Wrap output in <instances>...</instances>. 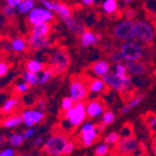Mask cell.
Returning a JSON list of instances; mask_svg holds the SVG:
<instances>
[{"label": "cell", "instance_id": "obj_1", "mask_svg": "<svg viewBox=\"0 0 156 156\" xmlns=\"http://www.w3.org/2000/svg\"><path fill=\"white\" fill-rule=\"evenodd\" d=\"M69 140L65 134L61 133H55L51 134L49 138L45 141L43 145V152L48 156H60L63 155L66 145L68 144Z\"/></svg>", "mask_w": 156, "mask_h": 156}, {"label": "cell", "instance_id": "obj_2", "mask_svg": "<svg viewBox=\"0 0 156 156\" xmlns=\"http://www.w3.org/2000/svg\"><path fill=\"white\" fill-rule=\"evenodd\" d=\"M86 117V104H84L83 101H78L72 108L63 112V119L68 120L71 127H79L83 125Z\"/></svg>", "mask_w": 156, "mask_h": 156}, {"label": "cell", "instance_id": "obj_3", "mask_svg": "<svg viewBox=\"0 0 156 156\" xmlns=\"http://www.w3.org/2000/svg\"><path fill=\"white\" fill-rule=\"evenodd\" d=\"M135 39L143 44H151L155 39V29L150 22L138 20L134 22Z\"/></svg>", "mask_w": 156, "mask_h": 156}, {"label": "cell", "instance_id": "obj_4", "mask_svg": "<svg viewBox=\"0 0 156 156\" xmlns=\"http://www.w3.org/2000/svg\"><path fill=\"white\" fill-rule=\"evenodd\" d=\"M103 80L108 87L118 92H128L132 86V81H131L130 74H126L123 76H120L112 71L103 76Z\"/></svg>", "mask_w": 156, "mask_h": 156}, {"label": "cell", "instance_id": "obj_5", "mask_svg": "<svg viewBox=\"0 0 156 156\" xmlns=\"http://www.w3.org/2000/svg\"><path fill=\"white\" fill-rule=\"evenodd\" d=\"M134 22L133 20L125 19L122 21L118 22L114 27V36L121 42H128L135 39L134 36Z\"/></svg>", "mask_w": 156, "mask_h": 156}, {"label": "cell", "instance_id": "obj_6", "mask_svg": "<svg viewBox=\"0 0 156 156\" xmlns=\"http://www.w3.org/2000/svg\"><path fill=\"white\" fill-rule=\"evenodd\" d=\"M120 51L122 52L126 61H135L140 60L143 55V47L136 39L122 42L119 47Z\"/></svg>", "mask_w": 156, "mask_h": 156}, {"label": "cell", "instance_id": "obj_7", "mask_svg": "<svg viewBox=\"0 0 156 156\" xmlns=\"http://www.w3.org/2000/svg\"><path fill=\"white\" fill-rule=\"evenodd\" d=\"M55 19V12L48 10L43 5H36L31 12L26 16V21L30 25L43 23V22H51Z\"/></svg>", "mask_w": 156, "mask_h": 156}, {"label": "cell", "instance_id": "obj_8", "mask_svg": "<svg viewBox=\"0 0 156 156\" xmlns=\"http://www.w3.org/2000/svg\"><path fill=\"white\" fill-rule=\"evenodd\" d=\"M50 63H51L52 69L55 70L56 73L65 72L69 68V65H70L69 54L63 49L56 50L50 57Z\"/></svg>", "mask_w": 156, "mask_h": 156}, {"label": "cell", "instance_id": "obj_9", "mask_svg": "<svg viewBox=\"0 0 156 156\" xmlns=\"http://www.w3.org/2000/svg\"><path fill=\"white\" fill-rule=\"evenodd\" d=\"M81 143L85 147L93 145L94 142L98 138V130L96 129V125L93 122H85L81 127Z\"/></svg>", "mask_w": 156, "mask_h": 156}, {"label": "cell", "instance_id": "obj_10", "mask_svg": "<svg viewBox=\"0 0 156 156\" xmlns=\"http://www.w3.org/2000/svg\"><path fill=\"white\" fill-rule=\"evenodd\" d=\"M89 86L86 85L82 80H73L69 86V96L73 101L78 103V101H83V99L87 96L89 93Z\"/></svg>", "mask_w": 156, "mask_h": 156}, {"label": "cell", "instance_id": "obj_11", "mask_svg": "<svg viewBox=\"0 0 156 156\" xmlns=\"http://www.w3.org/2000/svg\"><path fill=\"white\" fill-rule=\"evenodd\" d=\"M21 115L23 118L24 126L26 128H31L44 119L45 110L39 109V108H27V109H24Z\"/></svg>", "mask_w": 156, "mask_h": 156}, {"label": "cell", "instance_id": "obj_12", "mask_svg": "<svg viewBox=\"0 0 156 156\" xmlns=\"http://www.w3.org/2000/svg\"><path fill=\"white\" fill-rule=\"evenodd\" d=\"M27 43H29V47L33 50H44L49 48L51 45V41L49 37H43V36H36L34 34L30 33L26 37Z\"/></svg>", "mask_w": 156, "mask_h": 156}, {"label": "cell", "instance_id": "obj_13", "mask_svg": "<svg viewBox=\"0 0 156 156\" xmlns=\"http://www.w3.org/2000/svg\"><path fill=\"white\" fill-rule=\"evenodd\" d=\"M139 148V143L136 139L133 136H125L121 138L119 141V143L117 144V150L118 152L122 154H132L134 153Z\"/></svg>", "mask_w": 156, "mask_h": 156}, {"label": "cell", "instance_id": "obj_14", "mask_svg": "<svg viewBox=\"0 0 156 156\" xmlns=\"http://www.w3.org/2000/svg\"><path fill=\"white\" fill-rule=\"evenodd\" d=\"M62 22L65 23L66 27L68 29V31L72 33L73 35L76 36H80L81 34L85 31V26L81 21L74 19L73 16H69V18H66L62 20Z\"/></svg>", "mask_w": 156, "mask_h": 156}, {"label": "cell", "instance_id": "obj_15", "mask_svg": "<svg viewBox=\"0 0 156 156\" xmlns=\"http://www.w3.org/2000/svg\"><path fill=\"white\" fill-rule=\"evenodd\" d=\"M104 112V105L101 101H90L86 104V114H87V117L91 119H95V118H98L99 116H103Z\"/></svg>", "mask_w": 156, "mask_h": 156}, {"label": "cell", "instance_id": "obj_16", "mask_svg": "<svg viewBox=\"0 0 156 156\" xmlns=\"http://www.w3.org/2000/svg\"><path fill=\"white\" fill-rule=\"evenodd\" d=\"M126 66H127L128 73H129L130 76H140L146 73V66L144 65L142 61H140V60L126 61Z\"/></svg>", "mask_w": 156, "mask_h": 156}, {"label": "cell", "instance_id": "obj_17", "mask_svg": "<svg viewBox=\"0 0 156 156\" xmlns=\"http://www.w3.org/2000/svg\"><path fill=\"white\" fill-rule=\"evenodd\" d=\"M98 42H99V38L97 36V34L90 31V30H85L80 35V44L83 48L92 47L94 45H96Z\"/></svg>", "mask_w": 156, "mask_h": 156}, {"label": "cell", "instance_id": "obj_18", "mask_svg": "<svg viewBox=\"0 0 156 156\" xmlns=\"http://www.w3.org/2000/svg\"><path fill=\"white\" fill-rule=\"evenodd\" d=\"M52 12H55L61 20L69 16H72V9L69 5L62 1H54L52 5Z\"/></svg>", "mask_w": 156, "mask_h": 156}, {"label": "cell", "instance_id": "obj_19", "mask_svg": "<svg viewBox=\"0 0 156 156\" xmlns=\"http://www.w3.org/2000/svg\"><path fill=\"white\" fill-rule=\"evenodd\" d=\"M92 72L95 76L103 78L110 72V63L105 59L97 60L96 62H94V65L92 66Z\"/></svg>", "mask_w": 156, "mask_h": 156}, {"label": "cell", "instance_id": "obj_20", "mask_svg": "<svg viewBox=\"0 0 156 156\" xmlns=\"http://www.w3.org/2000/svg\"><path fill=\"white\" fill-rule=\"evenodd\" d=\"M50 31H51V25H50L49 22H43V23L32 25L30 33L34 34V35H36V36L47 37L49 35Z\"/></svg>", "mask_w": 156, "mask_h": 156}, {"label": "cell", "instance_id": "obj_21", "mask_svg": "<svg viewBox=\"0 0 156 156\" xmlns=\"http://www.w3.org/2000/svg\"><path fill=\"white\" fill-rule=\"evenodd\" d=\"M101 9L107 16H112L118 12V9H119L118 0H101Z\"/></svg>", "mask_w": 156, "mask_h": 156}, {"label": "cell", "instance_id": "obj_22", "mask_svg": "<svg viewBox=\"0 0 156 156\" xmlns=\"http://www.w3.org/2000/svg\"><path fill=\"white\" fill-rule=\"evenodd\" d=\"M23 123V118H22V115H12V116H9V117H5L2 120V126L5 129H14V128L19 127Z\"/></svg>", "mask_w": 156, "mask_h": 156}, {"label": "cell", "instance_id": "obj_23", "mask_svg": "<svg viewBox=\"0 0 156 156\" xmlns=\"http://www.w3.org/2000/svg\"><path fill=\"white\" fill-rule=\"evenodd\" d=\"M29 46L27 39L23 38V37H14L10 42V47L11 50L14 52H23L26 50Z\"/></svg>", "mask_w": 156, "mask_h": 156}, {"label": "cell", "instance_id": "obj_24", "mask_svg": "<svg viewBox=\"0 0 156 156\" xmlns=\"http://www.w3.org/2000/svg\"><path fill=\"white\" fill-rule=\"evenodd\" d=\"M25 69L27 71H31V72L39 74L41 72L44 71L45 65L43 61H41V60H38V59H30L26 61Z\"/></svg>", "mask_w": 156, "mask_h": 156}, {"label": "cell", "instance_id": "obj_25", "mask_svg": "<svg viewBox=\"0 0 156 156\" xmlns=\"http://www.w3.org/2000/svg\"><path fill=\"white\" fill-rule=\"evenodd\" d=\"M106 83L105 81L103 80V78H98V79H94L91 81V83L89 85V90L90 93L92 94H98L104 92V90L106 89Z\"/></svg>", "mask_w": 156, "mask_h": 156}, {"label": "cell", "instance_id": "obj_26", "mask_svg": "<svg viewBox=\"0 0 156 156\" xmlns=\"http://www.w3.org/2000/svg\"><path fill=\"white\" fill-rule=\"evenodd\" d=\"M144 99V96L143 95H138V96L133 97L132 99H130V101H128V104L125 105L123 107H121V109H120V112L122 115H126L128 114V112H130V110H132L133 108H135V107H138L139 105L143 101Z\"/></svg>", "mask_w": 156, "mask_h": 156}, {"label": "cell", "instance_id": "obj_27", "mask_svg": "<svg viewBox=\"0 0 156 156\" xmlns=\"http://www.w3.org/2000/svg\"><path fill=\"white\" fill-rule=\"evenodd\" d=\"M35 7H36V2L33 0H22V2L16 8V11L22 16H27Z\"/></svg>", "mask_w": 156, "mask_h": 156}, {"label": "cell", "instance_id": "obj_28", "mask_svg": "<svg viewBox=\"0 0 156 156\" xmlns=\"http://www.w3.org/2000/svg\"><path fill=\"white\" fill-rule=\"evenodd\" d=\"M19 104H20V99L18 97H10V98L5 99V103L2 104L1 112L2 114H10L13 109H16Z\"/></svg>", "mask_w": 156, "mask_h": 156}, {"label": "cell", "instance_id": "obj_29", "mask_svg": "<svg viewBox=\"0 0 156 156\" xmlns=\"http://www.w3.org/2000/svg\"><path fill=\"white\" fill-rule=\"evenodd\" d=\"M22 81H24L30 86H35L39 84V74L26 70L22 73Z\"/></svg>", "mask_w": 156, "mask_h": 156}, {"label": "cell", "instance_id": "obj_30", "mask_svg": "<svg viewBox=\"0 0 156 156\" xmlns=\"http://www.w3.org/2000/svg\"><path fill=\"white\" fill-rule=\"evenodd\" d=\"M7 141H8V143L10 144L12 147H19V146H21L22 144L24 143L25 139H24V136H23L22 133L13 132V133H10V134L8 135Z\"/></svg>", "mask_w": 156, "mask_h": 156}, {"label": "cell", "instance_id": "obj_31", "mask_svg": "<svg viewBox=\"0 0 156 156\" xmlns=\"http://www.w3.org/2000/svg\"><path fill=\"white\" fill-rule=\"evenodd\" d=\"M55 76V70L52 68H45L43 72L39 73V85L48 83Z\"/></svg>", "mask_w": 156, "mask_h": 156}, {"label": "cell", "instance_id": "obj_32", "mask_svg": "<svg viewBox=\"0 0 156 156\" xmlns=\"http://www.w3.org/2000/svg\"><path fill=\"white\" fill-rule=\"evenodd\" d=\"M120 140H121V135L117 132H110L105 135L104 138V142L108 145H116L119 143Z\"/></svg>", "mask_w": 156, "mask_h": 156}, {"label": "cell", "instance_id": "obj_33", "mask_svg": "<svg viewBox=\"0 0 156 156\" xmlns=\"http://www.w3.org/2000/svg\"><path fill=\"white\" fill-rule=\"evenodd\" d=\"M115 119H116V115L112 110H105V112L101 116V122L105 126H110L112 123H114Z\"/></svg>", "mask_w": 156, "mask_h": 156}, {"label": "cell", "instance_id": "obj_34", "mask_svg": "<svg viewBox=\"0 0 156 156\" xmlns=\"http://www.w3.org/2000/svg\"><path fill=\"white\" fill-rule=\"evenodd\" d=\"M109 59L114 65L116 63H121V62H126L125 57H123L122 52L120 51V49L117 50H114V51L110 52V56H109Z\"/></svg>", "mask_w": 156, "mask_h": 156}, {"label": "cell", "instance_id": "obj_35", "mask_svg": "<svg viewBox=\"0 0 156 156\" xmlns=\"http://www.w3.org/2000/svg\"><path fill=\"white\" fill-rule=\"evenodd\" d=\"M16 8H13V7H11V5H5L2 7V9H1V12H2L3 18L12 19L13 16H16Z\"/></svg>", "mask_w": 156, "mask_h": 156}, {"label": "cell", "instance_id": "obj_36", "mask_svg": "<svg viewBox=\"0 0 156 156\" xmlns=\"http://www.w3.org/2000/svg\"><path fill=\"white\" fill-rule=\"evenodd\" d=\"M109 152V145L105 142L98 144V145L95 147V155L96 156H105L107 155V153Z\"/></svg>", "mask_w": 156, "mask_h": 156}, {"label": "cell", "instance_id": "obj_37", "mask_svg": "<svg viewBox=\"0 0 156 156\" xmlns=\"http://www.w3.org/2000/svg\"><path fill=\"white\" fill-rule=\"evenodd\" d=\"M114 72L116 74L120 76H123L126 74H128V70H127V66L126 62H121V63H116L114 66Z\"/></svg>", "mask_w": 156, "mask_h": 156}, {"label": "cell", "instance_id": "obj_38", "mask_svg": "<svg viewBox=\"0 0 156 156\" xmlns=\"http://www.w3.org/2000/svg\"><path fill=\"white\" fill-rule=\"evenodd\" d=\"M74 104H76V101H73L70 96L63 97L62 101H61V109H62L63 112H66V110L72 108V107L74 106Z\"/></svg>", "mask_w": 156, "mask_h": 156}, {"label": "cell", "instance_id": "obj_39", "mask_svg": "<svg viewBox=\"0 0 156 156\" xmlns=\"http://www.w3.org/2000/svg\"><path fill=\"white\" fill-rule=\"evenodd\" d=\"M30 87L31 86L29 85L27 83H25L24 81H21V82H18V83L16 84V86H14V89H16V91L18 92V93L20 94H25L29 92Z\"/></svg>", "mask_w": 156, "mask_h": 156}, {"label": "cell", "instance_id": "obj_40", "mask_svg": "<svg viewBox=\"0 0 156 156\" xmlns=\"http://www.w3.org/2000/svg\"><path fill=\"white\" fill-rule=\"evenodd\" d=\"M0 156H16L14 147H5L0 151Z\"/></svg>", "mask_w": 156, "mask_h": 156}, {"label": "cell", "instance_id": "obj_41", "mask_svg": "<svg viewBox=\"0 0 156 156\" xmlns=\"http://www.w3.org/2000/svg\"><path fill=\"white\" fill-rule=\"evenodd\" d=\"M35 133H36V129L34 127H31V128H27L26 130H24L23 132H22V134H23L25 140H29V139L33 138Z\"/></svg>", "mask_w": 156, "mask_h": 156}, {"label": "cell", "instance_id": "obj_42", "mask_svg": "<svg viewBox=\"0 0 156 156\" xmlns=\"http://www.w3.org/2000/svg\"><path fill=\"white\" fill-rule=\"evenodd\" d=\"M8 72H9V65L7 62H5V61H1L0 62V76L3 78V76H5L8 74Z\"/></svg>", "mask_w": 156, "mask_h": 156}, {"label": "cell", "instance_id": "obj_43", "mask_svg": "<svg viewBox=\"0 0 156 156\" xmlns=\"http://www.w3.org/2000/svg\"><path fill=\"white\" fill-rule=\"evenodd\" d=\"M74 148H76V144H74V142H71V141H69V142H68V144L66 145L63 155H70V154L74 151Z\"/></svg>", "mask_w": 156, "mask_h": 156}, {"label": "cell", "instance_id": "obj_44", "mask_svg": "<svg viewBox=\"0 0 156 156\" xmlns=\"http://www.w3.org/2000/svg\"><path fill=\"white\" fill-rule=\"evenodd\" d=\"M44 143H45L44 138H43L42 135H39V136H36V138L34 139L32 145H33L34 147H41L42 145H44Z\"/></svg>", "mask_w": 156, "mask_h": 156}, {"label": "cell", "instance_id": "obj_45", "mask_svg": "<svg viewBox=\"0 0 156 156\" xmlns=\"http://www.w3.org/2000/svg\"><path fill=\"white\" fill-rule=\"evenodd\" d=\"M125 16L126 19H129V20H132L136 16V12H135L134 9H127L125 11Z\"/></svg>", "mask_w": 156, "mask_h": 156}, {"label": "cell", "instance_id": "obj_46", "mask_svg": "<svg viewBox=\"0 0 156 156\" xmlns=\"http://www.w3.org/2000/svg\"><path fill=\"white\" fill-rule=\"evenodd\" d=\"M5 1V5H11L13 8H18L19 5L22 2V0H3Z\"/></svg>", "mask_w": 156, "mask_h": 156}, {"label": "cell", "instance_id": "obj_47", "mask_svg": "<svg viewBox=\"0 0 156 156\" xmlns=\"http://www.w3.org/2000/svg\"><path fill=\"white\" fill-rule=\"evenodd\" d=\"M52 5H54V0H43L42 1L43 7H45L50 11H52Z\"/></svg>", "mask_w": 156, "mask_h": 156}, {"label": "cell", "instance_id": "obj_48", "mask_svg": "<svg viewBox=\"0 0 156 156\" xmlns=\"http://www.w3.org/2000/svg\"><path fill=\"white\" fill-rule=\"evenodd\" d=\"M96 2V0H80V3L84 7H91Z\"/></svg>", "mask_w": 156, "mask_h": 156}, {"label": "cell", "instance_id": "obj_49", "mask_svg": "<svg viewBox=\"0 0 156 156\" xmlns=\"http://www.w3.org/2000/svg\"><path fill=\"white\" fill-rule=\"evenodd\" d=\"M96 129L98 130V132H99V133H101V132H104L105 129H106V126H105L103 122L97 123V125H96Z\"/></svg>", "mask_w": 156, "mask_h": 156}, {"label": "cell", "instance_id": "obj_50", "mask_svg": "<svg viewBox=\"0 0 156 156\" xmlns=\"http://www.w3.org/2000/svg\"><path fill=\"white\" fill-rule=\"evenodd\" d=\"M45 107H46V103H45L44 99H39L38 101V108L42 110H45Z\"/></svg>", "mask_w": 156, "mask_h": 156}, {"label": "cell", "instance_id": "obj_51", "mask_svg": "<svg viewBox=\"0 0 156 156\" xmlns=\"http://www.w3.org/2000/svg\"><path fill=\"white\" fill-rule=\"evenodd\" d=\"M152 151H153L154 155L156 156V138L153 140V142H152Z\"/></svg>", "mask_w": 156, "mask_h": 156}, {"label": "cell", "instance_id": "obj_52", "mask_svg": "<svg viewBox=\"0 0 156 156\" xmlns=\"http://www.w3.org/2000/svg\"><path fill=\"white\" fill-rule=\"evenodd\" d=\"M150 125H151L152 127H156V115L153 116V118H152L151 121H150Z\"/></svg>", "mask_w": 156, "mask_h": 156}, {"label": "cell", "instance_id": "obj_53", "mask_svg": "<svg viewBox=\"0 0 156 156\" xmlns=\"http://www.w3.org/2000/svg\"><path fill=\"white\" fill-rule=\"evenodd\" d=\"M5 136H3V135H1V136H0V144H1V145H3V144H5Z\"/></svg>", "mask_w": 156, "mask_h": 156}, {"label": "cell", "instance_id": "obj_54", "mask_svg": "<svg viewBox=\"0 0 156 156\" xmlns=\"http://www.w3.org/2000/svg\"><path fill=\"white\" fill-rule=\"evenodd\" d=\"M123 2H126V3H130V2H132L133 0H122Z\"/></svg>", "mask_w": 156, "mask_h": 156}, {"label": "cell", "instance_id": "obj_55", "mask_svg": "<svg viewBox=\"0 0 156 156\" xmlns=\"http://www.w3.org/2000/svg\"><path fill=\"white\" fill-rule=\"evenodd\" d=\"M20 156H32V155H30V154H22V155H20Z\"/></svg>", "mask_w": 156, "mask_h": 156}, {"label": "cell", "instance_id": "obj_56", "mask_svg": "<svg viewBox=\"0 0 156 156\" xmlns=\"http://www.w3.org/2000/svg\"><path fill=\"white\" fill-rule=\"evenodd\" d=\"M33 1H35V2H37V1H41V2H42L43 0H33Z\"/></svg>", "mask_w": 156, "mask_h": 156}]
</instances>
